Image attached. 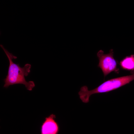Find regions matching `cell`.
Here are the masks:
<instances>
[{
    "instance_id": "cell-5",
    "label": "cell",
    "mask_w": 134,
    "mask_h": 134,
    "mask_svg": "<svg viewBox=\"0 0 134 134\" xmlns=\"http://www.w3.org/2000/svg\"><path fill=\"white\" fill-rule=\"evenodd\" d=\"M119 64L122 69L134 73V54L125 57L120 61Z\"/></svg>"
},
{
    "instance_id": "cell-4",
    "label": "cell",
    "mask_w": 134,
    "mask_h": 134,
    "mask_svg": "<svg viewBox=\"0 0 134 134\" xmlns=\"http://www.w3.org/2000/svg\"><path fill=\"white\" fill-rule=\"evenodd\" d=\"M55 118L56 116L53 114L45 118L41 126V134H57L59 133V127Z\"/></svg>"
},
{
    "instance_id": "cell-3",
    "label": "cell",
    "mask_w": 134,
    "mask_h": 134,
    "mask_svg": "<svg viewBox=\"0 0 134 134\" xmlns=\"http://www.w3.org/2000/svg\"><path fill=\"white\" fill-rule=\"evenodd\" d=\"M112 49H110L109 53L104 54L102 50L97 53V56L99 60L98 67L101 69L104 77L112 72L117 73L119 72V69L117 67V62L114 57Z\"/></svg>"
},
{
    "instance_id": "cell-2",
    "label": "cell",
    "mask_w": 134,
    "mask_h": 134,
    "mask_svg": "<svg viewBox=\"0 0 134 134\" xmlns=\"http://www.w3.org/2000/svg\"><path fill=\"white\" fill-rule=\"evenodd\" d=\"M134 80V73L130 75L108 80L92 90H89L87 86H84L80 88L78 94L82 102L87 103L89 102V98L92 95L109 92L129 84Z\"/></svg>"
},
{
    "instance_id": "cell-1",
    "label": "cell",
    "mask_w": 134,
    "mask_h": 134,
    "mask_svg": "<svg viewBox=\"0 0 134 134\" xmlns=\"http://www.w3.org/2000/svg\"><path fill=\"white\" fill-rule=\"evenodd\" d=\"M0 46L7 57L9 63L8 74L4 79L5 83L3 87L7 88L10 85L22 84L25 86L28 90L32 91L35 86L34 82L32 81L27 82L25 78L30 72L31 65L27 64L24 67H20L19 64L15 63L12 61L17 59V57L9 52L2 45H0Z\"/></svg>"
}]
</instances>
